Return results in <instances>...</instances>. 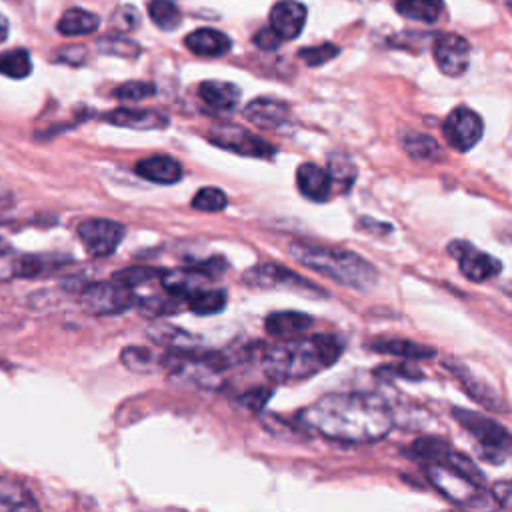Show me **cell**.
<instances>
[{
	"label": "cell",
	"instance_id": "obj_1",
	"mask_svg": "<svg viewBox=\"0 0 512 512\" xmlns=\"http://www.w3.org/2000/svg\"><path fill=\"white\" fill-rule=\"evenodd\" d=\"M298 422L322 438L342 444H366L392 428V410L376 394L332 392L298 412Z\"/></svg>",
	"mask_w": 512,
	"mask_h": 512
},
{
	"label": "cell",
	"instance_id": "obj_2",
	"mask_svg": "<svg viewBox=\"0 0 512 512\" xmlns=\"http://www.w3.org/2000/svg\"><path fill=\"white\" fill-rule=\"evenodd\" d=\"M342 350L344 342L334 334L280 338L264 350L262 370L272 382H300L338 362Z\"/></svg>",
	"mask_w": 512,
	"mask_h": 512
},
{
	"label": "cell",
	"instance_id": "obj_3",
	"mask_svg": "<svg viewBox=\"0 0 512 512\" xmlns=\"http://www.w3.org/2000/svg\"><path fill=\"white\" fill-rule=\"evenodd\" d=\"M288 252L302 266L352 290H368L378 282L376 268L350 250L294 240L288 246Z\"/></svg>",
	"mask_w": 512,
	"mask_h": 512
},
{
	"label": "cell",
	"instance_id": "obj_4",
	"mask_svg": "<svg viewBox=\"0 0 512 512\" xmlns=\"http://www.w3.org/2000/svg\"><path fill=\"white\" fill-rule=\"evenodd\" d=\"M452 416L476 440L484 460L500 464L508 458L512 452V434L498 420L466 408H452Z\"/></svg>",
	"mask_w": 512,
	"mask_h": 512
},
{
	"label": "cell",
	"instance_id": "obj_5",
	"mask_svg": "<svg viewBox=\"0 0 512 512\" xmlns=\"http://www.w3.org/2000/svg\"><path fill=\"white\" fill-rule=\"evenodd\" d=\"M428 482L452 504L462 508H490L492 496L484 490V484L464 476L458 470H452L444 464L428 462L426 464Z\"/></svg>",
	"mask_w": 512,
	"mask_h": 512
},
{
	"label": "cell",
	"instance_id": "obj_6",
	"mask_svg": "<svg viewBox=\"0 0 512 512\" xmlns=\"http://www.w3.org/2000/svg\"><path fill=\"white\" fill-rule=\"evenodd\" d=\"M246 284L256 286V288H276V290H288L300 296L308 298H326V290L310 282L308 278L292 272L286 266L274 264V262H262L244 272L242 278Z\"/></svg>",
	"mask_w": 512,
	"mask_h": 512
},
{
	"label": "cell",
	"instance_id": "obj_7",
	"mask_svg": "<svg viewBox=\"0 0 512 512\" xmlns=\"http://www.w3.org/2000/svg\"><path fill=\"white\" fill-rule=\"evenodd\" d=\"M136 304L134 288L118 282V280H106L90 284L80 294V306L94 316H106V314H120Z\"/></svg>",
	"mask_w": 512,
	"mask_h": 512
},
{
	"label": "cell",
	"instance_id": "obj_8",
	"mask_svg": "<svg viewBox=\"0 0 512 512\" xmlns=\"http://www.w3.org/2000/svg\"><path fill=\"white\" fill-rule=\"evenodd\" d=\"M208 140L224 148L228 152L240 154V156H250V158H272L276 154V148L260 138L258 134L236 126V124H216L208 132Z\"/></svg>",
	"mask_w": 512,
	"mask_h": 512
},
{
	"label": "cell",
	"instance_id": "obj_9",
	"mask_svg": "<svg viewBox=\"0 0 512 512\" xmlns=\"http://www.w3.org/2000/svg\"><path fill=\"white\" fill-rule=\"evenodd\" d=\"M84 250L94 258H104L116 252L126 228L124 224L110 218H88L76 228Z\"/></svg>",
	"mask_w": 512,
	"mask_h": 512
},
{
	"label": "cell",
	"instance_id": "obj_10",
	"mask_svg": "<svg viewBox=\"0 0 512 512\" xmlns=\"http://www.w3.org/2000/svg\"><path fill=\"white\" fill-rule=\"evenodd\" d=\"M442 134L446 142L458 150L468 152L472 150L484 134V122L478 112L468 106H456L442 124Z\"/></svg>",
	"mask_w": 512,
	"mask_h": 512
},
{
	"label": "cell",
	"instance_id": "obj_11",
	"mask_svg": "<svg viewBox=\"0 0 512 512\" xmlns=\"http://www.w3.org/2000/svg\"><path fill=\"white\" fill-rule=\"evenodd\" d=\"M448 252L458 260L460 272L472 282H484L488 278H494L502 270V262L498 258L478 250L464 240L450 242Z\"/></svg>",
	"mask_w": 512,
	"mask_h": 512
},
{
	"label": "cell",
	"instance_id": "obj_12",
	"mask_svg": "<svg viewBox=\"0 0 512 512\" xmlns=\"http://www.w3.org/2000/svg\"><path fill=\"white\" fill-rule=\"evenodd\" d=\"M436 66L446 76H462L470 64V44L458 34H440L432 44Z\"/></svg>",
	"mask_w": 512,
	"mask_h": 512
},
{
	"label": "cell",
	"instance_id": "obj_13",
	"mask_svg": "<svg viewBox=\"0 0 512 512\" xmlns=\"http://www.w3.org/2000/svg\"><path fill=\"white\" fill-rule=\"evenodd\" d=\"M306 22V6L296 0H280L270 10V28L280 40L296 38Z\"/></svg>",
	"mask_w": 512,
	"mask_h": 512
},
{
	"label": "cell",
	"instance_id": "obj_14",
	"mask_svg": "<svg viewBox=\"0 0 512 512\" xmlns=\"http://www.w3.org/2000/svg\"><path fill=\"white\" fill-rule=\"evenodd\" d=\"M244 118L258 128L278 130L290 118V108L286 102L276 98H254L244 108Z\"/></svg>",
	"mask_w": 512,
	"mask_h": 512
},
{
	"label": "cell",
	"instance_id": "obj_15",
	"mask_svg": "<svg viewBox=\"0 0 512 512\" xmlns=\"http://www.w3.org/2000/svg\"><path fill=\"white\" fill-rule=\"evenodd\" d=\"M104 120L122 126V128H132V130H162L168 126V116L158 112V110H148V108H116L108 114H104Z\"/></svg>",
	"mask_w": 512,
	"mask_h": 512
},
{
	"label": "cell",
	"instance_id": "obj_16",
	"mask_svg": "<svg viewBox=\"0 0 512 512\" xmlns=\"http://www.w3.org/2000/svg\"><path fill=\"white\" fill-rule=\"evenodd\" d=\"M296 184L302 196L312 202H326L332 192V180L328 170L312 162H304L298 166Z\"/></svg>",
	"mask_w": 512,
	"mask_h": 512
},
{
	"label": "cell",
	"instance_id": "obj_17",
	"mask_svg": "<svg viewBox=\"0 0 512 512\" xmlns=\"http://www.w3.org/2000/svg\"><path fill=\"white\" fill-rule=\"evenodd\" d=\"M186 48L196 54V56H204V58H218L224 56L226 52H230L232 42L230 38L214 28H198L194 32H190L184 38Z\"/></svg>",
	"mask_w": 512,
	"mask_h": 512
},
{
	"label": "cell",
	"instance_id": "obj_18",
	"mask_svg": "<svg viewBox=\"0 0 512 512\" xmlns=\"http://www.w3.org/2000/svg\"><path fill=\"white\" fill-rule=\"evenodd\" d=\"M198 96L200 100L218 112H230L238 106L240 102V88L232 82H222V80H204L198 86Z\"/></svg>",
	"mask_w": 512,
	"mask_h": 512
},
{
	"label": "cell",
	"instance_id": "obj_19",
	"mask_svg": "<svg viewBox=\"0 0 512 512\" xmlns=\"http://www.w3.org/2000/svg\"><path fill=\"white\" fill-rule=\"evenodd\" d=\"M44 270L40 256L18 254L6 246L0 248V280L12 278H32Z\"/></svg>",
	"mask_w": 512,
	"mask_h": 512
},
{
	"label": "cell",
	"instance_id": "obj_20",
	"mask_svg": "<svg viewBox=\"0 0 512 512\" xmlns=\"http://www.w3.org/2000/svg\"><path fill=\"white\" fill-rule=\"evenodd\" d=\"M136 172L156 184H174L182 178V166L168 154H156L138 160Z\"/></svg>",
	"mask_w": 512,
	"mask_h": 512
},
{
	"label": "cell",
	"instance_id": "obj_21",
	"mask_svg": "<svg viewBox=\"0 0 512 512\" xmlns=\"http://www.w3.org/2000/svg\"><path fill=\"white\" fill-rule=\"evenodd\" d=\"M452 374L460 380L462 388L476 400L480 402L482 406H486L488 410H496V412H502L506 406L502 404V398L498 396V392L494 388H490L484 380L476 378L470 370H466L464 366L460 364H454V362H448Z\"/></svg>",
	"mask_w": 512,
	"mask_h": 512
},
{
	"label": "cell",
	"instance_id": "obj_22",
	"mask_svg": "<svg viewBox=\"0 0 512 512\" xmlns=\"http://www.w3.org/2000/svg\"><path fill=\"white\" fill-rule=\"evenodd\" d=\"M312 324H314V318L310 314L286 310V312L270 314L264 322V328L270 336L292 338V336H298V334L306 332Z\"/></svg>",
	"mask_w": 512,
	"mask_h": 512
},
{
	"label": "cell",
	"instance_id": "obj_23",
	"mask_svg": "<svg viewBox=\"0 0 512 512\" xmlns=\"http://www.w3.org/2000/svg\"><path fill=\"white\" fill-rule=\"evenodd\" d=\"M374 352L378 354H392L400 358H410V360H422V358H432L436 356V350L430 346H424L420 342L404 340V338H380L368 344Z\"/></svg>",
	"mask_w": 512,
	"mask_h": 512
},
{
	"label": "cell",
	"instance_id": "obj_24",
	"mask_svg": "<svg viewBox=\"0 0 512 512\" xmlns=\"http://www.w3.org/2000/svg\"><path fill=\"white\" fill-rule=\"evenodd\" d=\"M148 334L154 342L168 346L170 352H196L198 346V340L190 332L164 322L152 324L148 328Z\"/></svg>",
	"mask_w": 512,
	"mask_h": 512
},
{
	"label": "cell",
	"instance_id": "obj_25",
	"mask_svg": "<svg viewBox=\"0 0 512 512\" xmlns=\"http://www.w3.org/2000/svg\"><path fill=\"white\" fill-rule=\"evenodd\" d=\"M98 26H100L98 14L88 12L84 8H70L60 16L56 30L62 36H88V34L96 32Z\"/></svg>",
	"mask_w": 512,
	"mask_h": 512
},
{
	"label": "cell",
	"instance_id": "obj_26",
	"mask_svg": "<svg viewBox=\"0 0 512 512\" xmlns=\"http://www.w3.org/2000/svg\"><path fill=\"white\" fill-rule=\"evenodd\" d=\"M36 508H38V502L22 482L12 478H0V512L36 510Z\"/></svg>",
	"mask_w": 512,
	"mask_h": 512
},
{
	"label": "cell",
	"instance_id": "obj_27",
	"mask_svg": "<svg viewBox=\"0 0 512 512\" xmlns=\"http://www.w3.org/2000/svg\"><path fill=\"white\" fill-rule=\"evenodd\" d=\"M402 148L414 160H438V158H442V150H440V144L436 142V138H432L430 134H424V132L408 130L406 134H402Z\"/></svg>",
	"mask_w": 512,
	"mask_h": 512
},
{
	"label": "cell",
	"instance_id": "obj_28",
	"mask_svg": "<svg viewBox=\"0 0 512 512\" xmlns=\"http://www.w3.org/2000/svg\"><path fill=\"white\" fill-rule=\"evenodd\" d=\"M184 304H186L184 298L174 296V294H170L168 290L162 288V292L150 294V296L142 298L140 304H138V308H140V312H142L144 316H148V318H162V316H170V314L182 310Z\"/></svg>",
	"mask_w": 512,
	"mask_h": 512
},
{
	"label": "cell",
	"instance_id": "obj_29",
	"mask_svg": "<svg viewBox=\"0 0 512 512\" xmlns=\"http://www.w3.org/2000/svg\"><path fill=\"white\" fill-rule=\"evenodd\" d=\"M442 8H444L442 0H396V10L402 16L410 20L426 22V24L438 22Z\"/></svg>",
	"mask_w": 512,
	"mask_h": 512
},
{
	"label": "cell",
	"instance_id": "obj_30",
	"mask_svg": "<svg viewBox=\"0 0 512 512\" xmlns=\"http://www.w3.org/2000/svg\"><path fill=\"white\" fill-rule=\"evenodd\" d=\"M32 72V58L26 48H12L6 52H0V74L22 80L30 76Z\"/></svg>",
	"mask_w": 512,
	"mask_h": 512
},
{
	"label": "cell",
	"instance_id": "obj_31",
	"mask_svg": "<svg viewBox=\"0 0 512 512\" xmlns=\"http://www.w3.org/2000/svg\"><path fill=\"white\" fill-rule=\"evenodd\" d=\"M226 298H228L226 290H222V288H208L206 286V288L198 290L196 294H192L188 298V308L192 312H196V314H202V316L216 314V312H220L226 306Z\"/></svg>",
	"mask_w": 512,
	"mask_h": 512
},
{
	"label": "cell",
	"instance_id": "obj_32",
	"mask_svg": "<svg viewBox=\"0 0 512 512\" xmlns=\"http://www.w3.org/2000/svg\"><path fill=\"white\" fill-rule=\"evenodd\" d=\"M148 16L160 30H176L182 22L180 8L170 0H150L148 2Z\"/></svg>",
	"mask_w": 512,
	"mask_h": 512
},
{
	"label": "cell",
	"instance_id": "obj_33",
	"mask_svg": "<svg viewBox=\"0 0 512 512\" xmlns=\"http://www.w3.org/2000/svg\"><path fill=\"white\" fill-rule=\"evenodd\" d=\"M450 450H452L450 444L444 442L442 438H436V436L418 438V440H414V444H412V448H410V452H412L414 456H418L420 460H424L426 464H428V462L440 464V462L446 458V454H448Z\"/></svg>",
	"mask_w": 512,
	"mask_h": 512
},
{
	"label": "cell",
	"instance_id": "obj_34",
	"mask_svg": "<svg viewBox=\"0 0 512 512\" xmlns=\"http://www.w3.org/2000/svg\"><path fill=\"white\" fill-rule=\"evenodd\" d=\"M96 50L108 56H120V58H138L142 52L140 44L126 36H102L96 42Z\"/></svg>",
	"mask_w": 512,
	"mask_h": 512
},
{
	"label": "cell",
	"instance_id": "obj_35",
	"mask_svg": "<svg viewBox=\"0 0 512 512\" xmlns=\"http://www.w3.org/2000/svg\"><path fill=\"white\" fill-rule=\"evenodd\" d=\"M326 170L330 174L332 184H336L340 190H348L356 178V168L352 160L344 154H330Z\"/></svg>",
	"mask_w": 512,
	"mask_h": 512
},
{
	"label": "cell",
	"instance_id": "obj_36",
	"mask_svg": "<svg viewBox=\"0 0 512 512\" xmlns=\"http://www.w3.org/2000/svg\"><path fill=\"white\" fill-rule=\"evenodd\" d=\"M122 364L132 372H150L154 366L160 364V360L154 356L152 350L144 346H128L120 352Z\"/></svg>",
	"mask_w": 512,
	"mask_h": 512
},
{
	"label": "cell",
	"instance_id": "obj_37",
	"mask_svg": "<svg viewBox=\"0 0 512 512\" xmlns=\"http://www.w3.org/2000/svg\"><path fill=\"white\" fill-rule=\"evenodd\" d=\"M164 270L158 268H148V266H132V268H124L120 272L114 274V280L130 286V288H138L142 284H150L154 280L162 278Z\"/></svg>",
	"mask_w": 512,
	"mask_h": 512
},
{
	"label": "cell",
	"instance_id": "obj_38",
	"mask_svg": "<svg viewBox=\"0 0 512 512\" xmlns=\"http://www.w3.org/2000/svg\"><path fill=\"white\" fill-rule=\"evenodd\" d=\"M226 204H228L226 194L214 186L200 188L196 192V196L192 198V208L202 210V212H220L226 208Z\"/></svg>",
	"mask_w": 512,
	"mask_h": 512
},
{
	"label": "cell",
	"instance_id": "obj_39",
	"mask_svg": "<svg viewBox=\"0 0 512 512\" xmlns=\"http://www.w3.org/2000/svg\"><path fill=\"white\" fill-rule=\"evenodd\" d=\"M116 100L122 102H140L144 98H150L156 94V86L152 82H142V80H130L120 84L114 92Z\"/></svg>",
	"mask_w": 512,
	"mask_h": 512
},
{
	"label": "cell",
	"instance_id": "obj_40",
	"mask_svg": "<svg viewBox=\"0 0 512 512\" xmlns=\"http://www.w3.org/2000/svg\"><path fill=\"white\" fill-rule=\"evenodd\" d=\"M338 54H340V48L336 44H330V42H324V44H318V46H308V48H302L298 52V56L308 66H322L324 62L336 58Z\"/></svg>",
	"mask_w": 512,
	"mask_h": 512
},
{
	"label": "cell",
	"instance_id": "obj_41",
	"mask_svg": "<svg viewBox=\"0 0 512 512\" xmlns=\"http://www.w3.org/2000/svg\"><path fill=\"white\" fill-rule=\"evenodd\" d=\"M110 24L118 32H132L140 26V12L132 4H122L112 12Z\"/></svg>",
	"mask_w": 512,
	"mask_h": 512
},
{
	"label": "cell",
	"instance_id": "obj_42",
	"mask_svg": "<svg viewBox=\"0 0 512 512\" xmlns=\"http://www.w3.org/2000/svg\"><path fill=\"white\" fill-rule=\"evenodd\" d=\"M56 60L58 62H66V64H72V66H80L88 60V50L84 46H66V48H60L56 52Z\"/></svg>",
	"mask_w": 512,
	"mask_h": 512
},
{
	"label": "cell",
	"instance_id": "obj_43",
	"mask_svg": "<svg viewBox=\"0 0 512 512\" xmlns=\"http://www.w3.org/2000/svg\"><path fill=\"white\" fill-rule=\"evenodd\" d=\"M492 500L506 510H512V478L500 480L492 486Z\"/></svg>",
	"mask_w": 512,
	"mask_h": 512
},
{
	"label": "cell",
	"instance_id": "obj_44",
	"mask_svg": "<svg viewBox=\"0 0 512 512\" xmlns=\"http://www.w3.org/2000/svg\"><path fill=\"white\" fill-rule=\"evenodd\" d=\"M282 40L276 36V32L268 26V28H260L256 34H254V44L258 46V48H262V50H274V48H278V44H280Z\"/></svg>",
	"mask_w": 512,
	"mask_h": 512
},
{
	"label": "cell",
	"instance_id": "obj_45",
	"mask_svg": "<svg viewBox=\"0 0 512 512\" xmlns=\"http://www.w3.org/2000/svg\"><path fill=\"white\" fill-rule=\"evenodd\" d=\"M272 394V390H264V388H258V390H254V392H248V394H244V396H240L238 398V402L240 404H244L246 408H250V410H260L262 406H264V402H266V398Z\"/></svg>",
	"mask_w": 512,
	"mask_h": 512
},
{
	"label": "cell",
	"instance_id": "obj_46",
	"mask_svg": "<svg viewBox=\"0 0 512 512\" xmlns=\"http://www.w3.org/2000/svg\"><path fill=\"white\" fill-rule=\"evenodd\" d=\"M358 224H360L362 228H370V230H374V232H390V230H392L390 224H386V222H374V220H370V218H362Z\"/></svg>",
	"mask_w": 512,
	"mask_h": 512
},
{
	"label": "cell",
	"instance_id": "obj_47",
	"mask_svg": "<svg viewBox=\"0 0 512 512\" xmlns=\"http://www.w3.org/2000/svg\"><path fill=\"white\" fill-rule=\"evenodd\" d=\"M8 20H6V16L4 14H0V44L8 38Z\"/></svg>",
	"mask_w": 512,
	"mask_h": 512
}]
</instances>
